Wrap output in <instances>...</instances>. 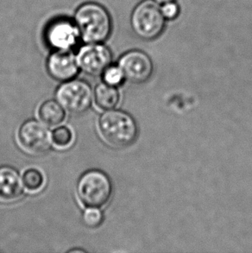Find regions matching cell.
<instances>
[{"mask_svg": "<svg viewBox=\"0 0 252 253\" xmlns=\"http://www.w3.org/2000/svg\"><path fill=\"white\" fill-rule=\"evenodd\" d=\"M75 21L80 37L86 43H102L112 31L109 12L98 3L89 2L79 7Z\"/></svg>", "mask_w": 252, "mask_h": 253, "instance_id": "cell-1", "label": "cell"}, {"mask_svg": "<svg viewBox=\"0 0 252 253\" xmlns=\"http://www.w3.org/2000/svg\"><path fill=\"white\" fill-rule=\"evenodd\" d=\"M99 132L112 147H129L137 137V126L132 117L122 111H107L99 117Z\"/></svg>", "mask_w": 252, "mask_h": 253, "instance_id": "cell-2", "label": "cell"}, {"mask_svg": "<svg viewBox=\"0 0 252 253\" xmlns=\"http://www.w3.org/2000/svg\"><path fill=\"white\" fill-rule=\"evenodd\" d=\"M165 20L162 8L157 1L143 0L133 10L130 25L138 38L150 41L163 33Z\"/></svg>", "mask_w": 252, "mask_h": 253, "instance_id": "cell-3", "label": "cell"}, {"mask_svg": "<svg viewBox=\"0 0 252 253\" xmlns=\"http://www.w3.org/2000/svg\"><path fill=\"white\" fill-rule=\"evenodd\" d=\"M76 190L83 205L87 208H102L112 197L113 184L106 173L92 169L80 177Z\"/></svg>", "mask_w": 252, "mask_h": 253, "instance_id": "cell-4", "label": "cell"}, {"mask_svg": "<svg viewBox=\"0 0 252 253\" xmlns=\"http://www.w3.org/2000/svg\"><path fill=\"white\" fill-rule=\"evenodd\" d=\"M56 99L69 113L80 114L91 107L93 93L88 83L72 80L60 85L56 91Z\"/></svg>", "mask_w": 252, "mask_h": 253, "instance_id": "cell-5", "label": "cell"}, {"mask_svg": "<svg viewBox=\"0 0 252 253\" xmlns=\"http://www.w3.org/2000/svg\"><path fill=\"white\" fill-rule=\"evenodd\" d=\"M18 140L25 151L36 156L44 155L50 151L51 132L45 124L38 120L25 121L18 130Z\"/></svg>", "mask_w": 252, "mask_h": 253, "instance_id": "cell-6", "label": "cell"}, {"mask_svg": "<svg viewBox=\"0 0 252 253\" xmlns=\"http://www.w3.org/2000/svg\"><path fill=\"white\" fill-rule=\"evenodd\" d=\"M76 57L80 69L93 76L103 75L113 62L109 48L102 43H87L81 48Z\"/></svg>", "mask_w": 252, "mask_h": 253, "instance_id": "cell-7", "label": "cell"}, {"mask_svg": "<svg viewBox=\"0 0 252 253\" xmlns=\"http://www.w3.org/2000/svg\"><path fill=\"white\" fill-rule=\"evenodd\" d=\"M119 67L125 79L135 84L145 83L153 73V63L150 56L141 50H130L120 58Z\"/></svg>", "mask_w": 252, "mask_h": 253, "instance_id": "cell-8", "label": "cell"}, {"mask_svg": "<svg viewBox=\"0 0 252 253\" xmlns=\"http://www.w3.org/2000/svg\"><path fill=\"white\" fill-rule=\"evenodd\" d=\"M47 69L54 79L67 83L78 75V61L71 50H57L53 53L47 62Z\"/></svg>", "mask_w": 252, "mask_h": 253, "instance_id": "cell-9", "label": "cell"}, {"mask_svg": "<svg viewBox=\"0 0 252 253\" xmlns=\"http://www.w3.org/2000/svg\"><path fill=\"white\" fill-rule=\"evenodd\" d=\"M80 37L75 24L65 19L54 22L48 28L46 38L48 44L57 50H71Z\"/></svg>", "mask_w": 252, "mask_h": 253, "instance_id": "cell-10", "label": "cell"}, {"mask_svg": "<svg viewBox=\"0 0 252 253\" xmlns=\"http://www.w3.org/2000/svg\"><path fill=\"white\" fill-rule=\"evenodd\" d=\"M20 174L10 166H0V202H13L24 194Z\"/></svg>", "mask_w": 252, "mask_h": 253, "instance_id": "cell-11", "label": "cell"}, {"mask_svg": "<svg viewBox=\"0 0 252 253\" xmlns=\"http://www.w3.org/2000/svg\"><path fill=\"white\" fill-rule=\"evenodd\" d=\"M96 106L101 110H109L115 108L120 102V92L117 86L109 85L106 83L96 85L93 92Z\"/></svg>", "mask_w": 252, "mask_h": 253, "instance_id": "cell-12", "label": "cell"}, {"mask_svg": "<svg viewBox=\"0 0 252 253\" xmlns=\"http://www.w3.org/2000/svg\"><path fill=\"white\" fill-rule=\"evenodd\" d=\"M38 116L42 123L48 126H55L66 119L63 106L56 100L49 99L42 104L38 110Z\"/></svg>", "mask_w": 252, "mask_h": 253, "instance_id": "cell-13", "label": "cell"}, {"mask_svg": "<svg viewBox=\"0 0 252 253\" xmlns=\"http://www.w3.org/2000/svg\"><path fill=\"white\" fill-rule=\"evenodd\" d=\"M23 182L25 188L31 192L40 190L44 184V176L37 169H29L23 174Z\"/></svg>", "mask_w": 252, "mask_h": 253, "instance_id": "cell-14", "label": "cell"}, {"mask_svg": "<svg viewBox=\"0 0 252 253\" xmlns=\"http://www.w3.org/2000/svg\"><path fill=\"white\" fill-rule=\"evenodd\" d=\"M52 142L59 148L68 147L74 140L72 130L67 126L55 128L51 132Z\"/></svg>", "mask_w": 252, "mask_h": 253, "instance_id": "cell-15", "label": "cell"}, {"mask_svg": "<svg viewBox=\"0 0 252 253\" xmlns=\"http://www.w3.org/2000/svg\"><path fill=\"white\" fill-rule=\"evenodd\" d=\"M103 78L105 83L109 84V85H113V86H118L121 85L125 79L123 72L120 69L119 65L118 66H109L106 71L103 73Z\"/></svg>", "mask_w": 252, "mask_h": 253, "instance_id": "cell-16", "label": "cell"}, {"mask_svg": "<svg viewBox=\"0 0 252 253\" xmlns=\"http://www.w3.org/2000/svg\"><path fill=\"white\" fill-rule=\"evenodd\" d=\"M104 216L99 208H87L83 213V220L86 226L91 228H96L103 222Z\"/></svg>", "mask_w": 252, "mask_h": 253, "instance_id": "cell-17", "label": "cell"}, {"mask_svg": "<svg viewBox=\"0 0 252 253\" xmlns=\"http://www.w3.org/2000/svg\"><path fill=\"white\" fill-rule=\"evenodd\" d=\"M161 8L165 19L168 20H173L176 18L180 13V7L177 3H174V1L164 3V6Z\"/></svg>", "mask_w": 252, "mask_h": 253, "instance_id": "cell-18", "label": "cell"}, {"mask_svg": "<svg viewBox=\"0 0 252 253\" xmlns=\"http://www.w3.org/2000/svg\"><path fill=\"white\" fill-rule=\"evenodd\" d=\"M157 3H168V2H173L174 0H156Z\"/></svg>", "mask_w": 252, "mask_h": 253, "instance_id": "cell-19", "label": "cell"}]
</instances>
